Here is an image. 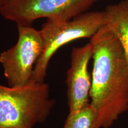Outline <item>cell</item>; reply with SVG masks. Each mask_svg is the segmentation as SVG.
Instances as JSON below:
<instances>
[{
	"instance_id": "obj_1",
	"label": "cell",
	"mask_w": 128,
	"mask_h": 128,
	"mask_svg": "<svg viewBox=\"0 0 128 128\" xmlns=\"http://www.w3.org/2000/svg\"><path fill=\"white\" fill-rule=\"evenodd\" d=\"M90 42L93 46L92 128H110L128 110V61L119 40L105 25Z\"/></svg>"
},
{
	"instance_id": "obj_2",
	"label": "cell",
	"mask_w": 128,
	"mask_h": 128,
	"mask_svg": "<svg viewBox=\"0 0 128 128\" xmlns=\"http://www.w3.org/2000/svg\"><path fill=\"white\" fill-rule=\"evenodd\" d=\"M44 82L17 87L0 84V128H34L44 122L55 104Z\"/></svg>"
},
{
	"instance_id": "obj_3",
	"label": "cell",
	"mask_w": 128,
	"mask_h": 128,
	"mask_svg": "<svg viewBox=\"0 0 128 128\" xmlns=\"http://www.w3.org/2000/svg\"><path fill=\"white\" fill-rule=\"evenodd\" d=\"M102 12H86L65 22L47 20L40 30L44 49L33 72L34 82H44L49 62L60 48L76 40L91 38L105 25Z\"/></svg>"
},
{
	"instance_id": "obj_4",
	"label": "cell",
	"mask_w": 128,
	"mask_h": 128,
	"mask_svg": "<svg viewBox=\"0 0 128 128\" xmlns=\"http://www.w3.org/2000/svg\"><path fill=\"white\" fill-rule=\"evenodd\" d=\"M100 0H6L0 14L17 25L31 26L34 21L47 18L65 22L87 12Z\"/></svg>"
},
{
	"instance_id": "obj_5",
	"label": "cell",
	"mask_w": 128,
	"mask_h": 128,
	"mask_svg": "<svg viewBox=\"0 0 128 128\" xmlns=\"http://www.w3.org/2000/svg\"><path fill=\"white\" fill-rule=\"evenodd\" d=\"M18 40L0 54V64L8 86H24L33 81V72L44 49L40 30L31 26L17 25Z\"/></svg>"
},
{
	"instance_id": "obj_6",
	"label": "cell",
	"mask_w": 128,
	"mask_h": 128,
	"mask_svg": "<svg viewBox=\"0 0 128 128\" xmlns=\"http://www.w3.org/2000/svg\"><path fill=\"white\" fill-rule=\"evenodd\" d=\"M92 55L93 46L90 42L81 47L72 48L66 80L69 113H77L90 104L92 76L88 66Z\"/></svg>"
},
{
	"instance_id": "obj_7",
	"label": "cell",
	"mask_w": 128,
	"mask_h": 128,
	"mask_svg": "<svg viewBox=\"0 0 128 128\" xmlns=\"http://www.w3.org/2000/svg\"><path fill=\"white\" fill-rule=\"evenodd\" d=\"M104 12L105 26L119 40L128 61V0L109 5Z\"/></svg>"
},
{
	"instance_id": "obj_8",
	"label": "cell",
	"mask_w": 128,
	"mask_h": 128,
	"mask_svg": "<svg viewBox=\"0 0 128 128\" xmlns=\"http://www.w3.org/2000/svg\"><path fill=\"white\" fill-rule=\"evenodd\" d=\"M94 114L90 104L76 113H69L63 128H92Z\"/></svg>"
},
{
	"instance_id": "obj_9",
	"label": "cell",
	"mask_w": 128,
	"mask_h": 128,
	"mask_svg": "<svg viewBox=\"0 0 128 128\" xmlns=\"http://www.w3.org/2000/svg\"><path fill=\"white\" fill-rule=\"evenodd\" d=\"M5 1H6V0H0V9L1 8V7H2V5L4 4Z\"/></svg>"
}]
</instances>
